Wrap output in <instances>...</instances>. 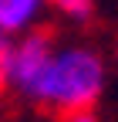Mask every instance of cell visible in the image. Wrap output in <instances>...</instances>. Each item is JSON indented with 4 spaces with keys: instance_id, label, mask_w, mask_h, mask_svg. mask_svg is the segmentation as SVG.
Instances as JSON below:
<instances>
[{
    "instance_id": "6da1fadb",
    "label": "cell",
    "mask_w": 118,
    "mask_h": 122,
    "mask_svg": "<svg viewBox=\"0 0 118 122\" xmlns=\"http://www.w3.org/2000/svg\"><path fill=\"white\" fill-rule=\"evenodd\" d=\"M101 92H105V61L91 48H61L51 54L27 98L61 115H71L78 109H95Z\"/></svg>"
},
{
    "instance_id": "7a4b0ae2",
    "label": "cell",
    "mask_w": 118,
    "mask_h": 122,
    "mask_svg": "<svg viewBox=\"0 0 118 122\" xmlns=\"http://www.w3.org/2000/svg\"><path fill=\"white\" fill-rule=\"evenodd\" d=\"M54 54V41L47 30H24V37L10 48V85L27 95L41 78V71L47 68V61Z\"/></svg>"
},
{
    "instance_id": "3957f363",
    "label": "cell",
    "mask_w": 118,
    "mask_h": 122,
    "mask_svg": "<svg viewBox=\"0 0 118 122\" xmlns=\"http://www.w3.org/2000/svg\"><path fill=\"white\" fill-rule=\"evenodd\" d=\"M44 0H0V30L7 34H24L41 17Z\"/></svg>"
},
{
    "instance_id": "277c9868",
    "label": "cell",
    "mask_w": 118,
    "mask_h": 122,
    "mask_svg": "<svg viewBox=\"0 0 118 122\" xmlns=\"http://www.w3.org/2000/svg\"><path fill=\"white\" fill-rule=\"evenodd\" d=\"M51 4H54V10H61L71 20H88L95 10V0H51Z\"/></svg>"
},
{
    "instance_id": "5b68a950",
    "label": "cell",
    "mask_w": 118,
    "mask_h": 122,
    "mask_svg": "<svg viewBox=\"0 0 118 122\" xmlns=\"http://www.w3.org/2000/svg\"><path fill=\"white\" fill-rule=\"evenodd\" d=\"M10 48L14 44L7 41V30H0V88L10 81Z\"/></svg>"
},
{
    "instance_id": "8992f818",
    "label": "cell",
    "mask_w": 118,
    "mask_h": 122,
    "mask_svg": "<svg viewBox=\"0 0 118 122\" xmlns=\"http://www.w3.org/2000/svg\"><path fill=\"white\" fill-rule=\"evenodd\" d=\"M64 122H98V119H95V112H91V109H78V112L64 115Z\"/></svg>"
}]
</instances>
